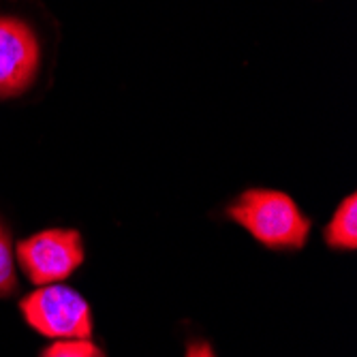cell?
Here are the masks:
<instances>
[{"label":"cell","mask_w":357,"mask_h":357,"mask_svg":"<svg viewBox=\"0 0 357 357\" xmlns=\"http://www.w3.org/2000/svg\"><path fill=\"white\" fill-rule=\"evenodd\" d=\"M227 216L270 250H300L312 222L287 192L250 188L229 204Z\"/></svg>","instance_id":"cell-1"},{"label":"cell","mask_w":357,"mask_h":357,"mask_svg":"<svg viewBox=\"0 0 357 357\" xmlns=\"http://www.w3.org/2000/svg\"><path fill=\"white\" fill-rule=\"evenodd\" d=\"M24 321L41 336L54 340L90 338L94 330L88 300L67 284H43L20 300Z\"/></svg>","instance_id":"cell-2"},{"label":"cell","mask_w":357,"mask_h":357,"mask_svg":"<svg viewBox=\"0 0 357 357\" xmlns=\"http://www.w3.org/2000/svg\"><path fill=\"white\" fill-rule=\"evenodd\" d=\"M17 261L37 287L71 278L84 264L86 250L77 229H43L17 244Z\"/></svg>","instance_id":"cell-3"},{"label":"cell","mask_w":357,"mask_h":357,"mask_svg":"<svg viewBox=\"0 0 357 357\" xmlns=\"http://www.w3.org/2000/svg\"><path fill=\"white\" fill-rule=\"evenodd\" d=\"M41 62L39 39L17 17H0V96L24 94L35 82Z\"/></svg>","instance_id":"cell-4"},{"label":"cell","mask_w":357,"mask_h":357,"mask_svg":"<svg viewBox=\"0 0 357 357\" xmlns=\"http://www.w3.org/2000/svg\"><path fill=\"white\" fill-rule=\"evenodd\" d=\"M323 240L334 250H355L357 248V197L351 192L340 202L332 220L323 229Z\"/></svg>","instance_id":"cell-5"},{"label":"cell","mask_w":357,"mask_h":357,"mask_svg":"<svg viewBox=\"0 0 357 357\" xmlns=\"http://www.w3.org/2000/svg\"><path fill=\"white\" fill-rule=\"evenodd\" d=\"M17 289V274H15V261H13V244H11V231L0 218V300L9 298Z\"/></svg>","instance_id":"cell-6"},{"label":"cell","mask_w":357,"mask_h":357,"mask_svg":"<svg viewBox=\"0 0 357 357\" xmlns=\"http://www.w3.org/2000/svg\"><path fill=\"white\" fill-rule=\"evenodd\" d=\"M41 357H107V355L90 338H75V340H56L54 344L43 349Z\"/></svg>","instance_id":"cell-7"},{"label":"cell","mask_w":357,"mask_h":357,"mask_svg":"<svg viewBox=\"0 0 357 357\" xmlns=\"http://www.w3.org/2000/svg\"><path fill=\"white\" fill-rule=\"evenodd\" d=\"M184 357H216L212 344L208 340H192L186 344V355Z\"/></svg>","instance_id":"cell-8"}]
</instances>
